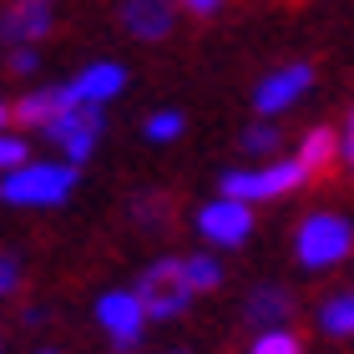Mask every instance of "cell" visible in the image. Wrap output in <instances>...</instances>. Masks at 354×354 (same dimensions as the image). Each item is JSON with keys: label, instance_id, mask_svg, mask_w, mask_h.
Returning <instances> with one entry per match:
<instances>
[{"label": "cell", "instance_id": "4", "mask_svg": "<svg viewBox=\"0 0 354 354\" xmlns=\"http://www.w3.org/2000/svg\"><path fill=\"white\" fill-rule=\"evenodd\" d=\"M304 183L309 177H304L299 157H294V162H279V167H263V172H228L223 177V192L233 203H253V198H283V192H294Z\"/></svg>", "mask_w": 354, "mask_h": 354}, {"label": "cell", "instance_id": "23", "mask_svg": "<svg viewBox=\"0 0 354 354\" xmlns=\"http://www.w3.org/2000/svg\"><path fill=\"white\" fill-rule=\"evenodd\" d=\"M10 71H15V76H26V71H36V56H30V51H26V46H15V51H10Z\"/></svg>", "mask_w": 354, "mask_h": 354}, {"label": "cell", "instance_id": "21", "mask_svg": "<svg viewBox=\"0 0 354 354\" xmlns=\"http://www.w3.org/2000/svg\"><path fill=\"white\" fill-rule=\"evenodd\" d=\"M137 218H147V223L172 218V203H167V198H142V203H137Z\"/></svg>", "mask_w": 354, "mask_h": 354}, {"label": "cell", "instance_id": "7", "mask_svg": "<svg viewBox=\"0 0 354 354\" xmlns=\"http://www.w3.org/2000/svg\"><path fill=\"white\" fill-rule=\"evenodd\" d=\"M198 228L213 238V243H243V238L253 233V213H248V203H233V198H223V203H207L203 213H198Z\"/></svg>", "mask_w": 354, "mask_h": 354}, {"label": "cell", "instance_id": "27", "mask_svg": "<svg viewBox=\"0 0 354 354\" xmlns=\"http://www.w3.org/2000/svg\"><path fill=\"white\" fill-rule=\"evenodd\" d=\"M0 122H6V106H0Z\"/></svg>", "mask_w": 354, "mask_h": 354}, {"label": "cell", "instance_id": "6", "mask_svg": "<svg viewBox=\"0 0 354 354\" xmlns=\"http://www.w3.org/2000/svg\"><path fill=\"white\" fill-rule=\"evenodd\" d=\"M96 319H102V329L111 334L117 354H127V349L142 344V324H147V314H142L137 294H106L102 304H96Z\"/></svg>", "mask_w": 354, "mask_h": 354}, {"label": "cell", "instance_id": "5", "mask_svg": "<svg viewBox=\"0 0 354 354\" xmlns=\"http://www.w3.org/2000/svg\"><path fill=\"white\" fill-rule=\"evenodd\" d=\"M61 147H66V157H71V167L76 162H86L91 157V147H96V137H102V111H96L91 102H76V106H66L61 117L46 127Z\"/></svg>", "mask_w": 354, "mask_h": 354}, {"label": "cell", "instance_id": "13", "mask_svg": "<svg viewBox=\"0 0 354 354\" xmlns=\"http://www.w3.org/2000/svg\"><path fill=\"white\" fill-rule=\"evenodd\" d=\"M71 91H76V102H106V96H117L122 91V66H106V61H102V66H91V71H82V76H76V82H71Z\"/></svg>", "mask_w": 354, "mask_h": 354}, {"label": "cell", "instance_id": "10", "mask_svg": "<svg viewBox=\"0 0 354 354\" xmlns=\"http://www.w3.org/2000/svg\"><path fill=\"white\" fill-rule=\"evenodd\" d=\"M299 167L309 183H324V177L339 167V132L334 127H314L309 137H304V147H299Z\"/></svg>", "mask_w": 354, "mask_h": 354}, {"label": "cell", "instance_id": "22", "mask_svg": "<svg viewBox=\"0 0 354 354\" xmlns=\"http://www.w3.org/2000/svg\"><path fill=\"white\" fill-rule=\"evenodd\" d=\"M339 162L354 172V111H349V127H344V137H339Z\"/></svg>", "mask_w": 354, "mask_h": 354}, {"label": "cell", "instance_id": "18", "mask_svg": "<svg viewBox=\"0 0 354 354\" xmlns=\"http://www.w3.org/2000/svg\"><path fill=\"white\" fill-rule=\"evenodd\" d=\"M243 147H248V152H273V147H279V127H248V132H243Z\"/></svg>", "mask_w": 354, "mask_h": 354}, {"label": "cell", "instance_id": "12", "mask_svg": "<svg viewBox=\"0 0 354 354\" xmlns=\"http://www.w3.org/2000/svg\"><path fill=\"white\" fill-rule=\"evenodd\" d=\"M309 82H314V71L309 66H283V71H273L268 82L259 86V111H283L288 102H299L304 91H309Z\"/></svg>", "mask_w": 354, "mask_h": 354}, {"label": "cell", "instance_id": "2", "mask_svg": "<svg viewBox=\"0 0 354 354\" xmlns=\"http://www.w3.org/2000/svg\"><path fill=\"white\" fill-rule=\"evenodd\" d=\"M76 187V167H46V162H26L0 183L6 203H66V192Z\"/></svg>", "mask_w": 354, "mask_h": 354}, {"label": "cell", "instance_id": "20", "mask_svg": "<svg viewBox=\"0 0 354 354\" xmlns=\"http://www.w3.org/2000/svg\"><path fill=\"white\" fill-rule=\"evenodd\" d=\"M0 167H26V142L0 137Z\"/></svg>", "mask_w": 354, "mask_h": 354}, {"label": "cell", "instance_id": "19", "mask_svg": "<svg viewBox=\"0 0 354 354\" xmlns=\"http://www.w3.org/2000/svg\"><path fill=\"white\" fill-rule=\"evenodd\" d=\"M177 132H183V117H177V111H162V117L147 122V137H152V142H167V137H177Z\"/></svg>", "mask_w": 354, "mask_h": 354}, {"label": "cell", "instance_id": "24", "mask_svg": "<svg viewBox=\"0 0 354 354\" xmlns=\"http://www.w3.org/2000/svg\"><path fill=\"white\" fill-rule=\"evenodd\" d=\"M10 288H15V263L0 259V294H10Z\"/></svg>", "mask_w": 354, "mask_h": 354}, {"label": "cell", "instance_id": "11", "mask_svg": "<svg viewBox=\"0 0 354 354\" xmlns=\"http://www.w3.org/2000/svg\"><path fill=\"white\" fill-rule=\"evenodd\" d=\"M122 26L132 30L137 41H162L172 30V0H127Z\"/></svg>", "mask_w": 354, "mask_h": 354}, {"label": "cell", "instance_id": "14", "mask_svg": "<svg viewBox=\"0 0 354 354\" xmlns=\"http://www.w3.org/2000/svg\"><path fill=\"white\" fill-rule=\"evenodd\" d=\"M294 314V294H288V288H259V294L248 299V319L253 324H279V319H288Z\"/></svg>", "mask_w": 354, "mask_h": 354}, {"label": "cell", "instance_id": "28", "mask_svg": "<svg viewBox=\"0 0 354 354\" xmlns=\"http://www.w3.org/2000/svg\"><path fill=\"white\" fill-rule=\"evenodd\" d=\"M172 354H187V349H172Z\"/></svg>", "mask_w": 354, "mask_h": 354}, {"label": "cell", "instance_id": "17", "mask_svg": "<svg viewBox=\"0 0 354 354\" xmlns=\"http://www.w3.org/2000/svg\"><path fill=\"white\" fill-rule=\"evenodd\" d=\"M253 354H304V339L288 334V329H268V334H259Z\"/></svg>", "mask_w": 354, "mask_h": 354}, {"label": "cell", "instance_id": "15", "mask_svg": "<svg viewBox=\"0 0 354 354\" xmlns=\"http://www.w3.org/2000/svg\"><path fill=\"white\" fill-rule=\"evenodd\" d=\"M319 324H324L329 334H354V294L329 299V304H324V314H319Z\"/></svg>", "mask_w": 354, "mask_h": 354}, {"label": "cell", "instance_id": "16", "mask_svg": "<svg viewBox=\"0 0 354 354\" xmlns=\"http://www.w3.org/2000/svg\"><path fill=\"white\" fill-rule=\"evenodd\" d=\"M187 268V283H192V294H207V288H218L223 283V268L213 259H183Z\"/></svg>", "mask_w": 354, "mask_h": 354}, {"label": "cell", "instance_id": "1", "mask_svg": "<svg viewBox=\"0 0 354 354\" xmlns=\"http://www.w3.org/2000/svg\"><path fill=\"white\" fill-rule=\"evenodd\" d=\"M137 304L147 319H177L192 304V283H187V268L183 259H167V263H152L147 273L137 279Z\"/></svg>", "mask_w": 354, "mask_h": 354}, {"label": "cell", "instance_id": "26", "mask_svg": "<svg viewBox=\"0 0 354 354\" xmlns=\"http://www.w3.org/2000/svg\"><path fill=\"white\" fill-rule=\"evenodd\" d=\"M41 354H61V349H41Z\"/></svg>", "mask_w": 354, "mask_h": 354}, {"label": "cell", "instance_id": "25", "mask_svg": "<svg viewBox=\"0 0 354 354\" xmlns=\"http://www.w3.org/2000/svg\"><path fill=\"white\" fill-rule=\"evenodd\" d=\"M183 6H187L192 15H213V10L223 6V0H183Z\"/></svg>", "mask_w": 354, "mask_h": 354}, {"label": "cell", "instance_id": "3", "mask_svg": "<svg viewBox=\"0 0 354 354\" xmlns=\"http://www.w3.org/2000/svg\"><path fill=\"white\" fill-rule=\"evenodd\" d=\"M349 248H354V233H349L344 218H334V213L304 218V228H299V263L304 268H329V263H339Z\"/></svg>", "mask_w": 354, "mask_h": 354}, {"label": "cell", "instance_id": "9", "mask_svg": "<svg viewBox=\"0 0 354 354\" xmlns=\"http://www.w3.org/2000/svg\"><path fill=\"white\" fill-rule=\"evenodd\" d=\"M66 106H76V91L71 86H51V91H36V96H26V102L6 106V117L15 127H51Z\"/></svg>", "mask_w": 354, "mask_h": 354}, {"label": "cell", "instance_id": "8", "mask_svg": "<svg viewBox=\"0 0 354 354\" xmlns=\"http://www.w3.org/2000/svg\"><path fill=\"white\" fill-rule=\"evenodd\" d=\"M51 6L56 0H10L6 15H0L6 41H41L51 30Z\"/></svg>", "mask_w": 354, "mask_h": 354}]
</instances>
